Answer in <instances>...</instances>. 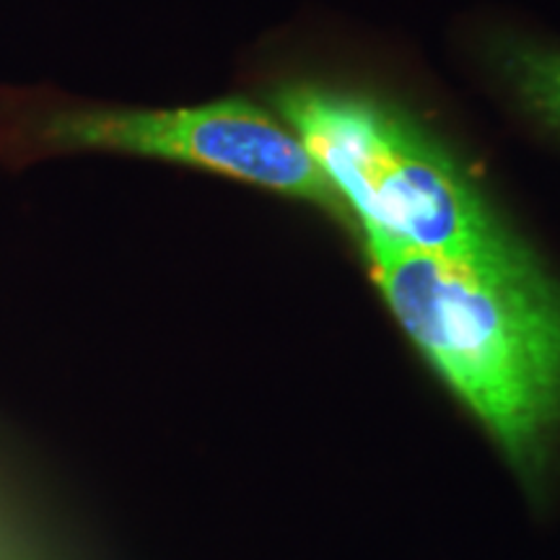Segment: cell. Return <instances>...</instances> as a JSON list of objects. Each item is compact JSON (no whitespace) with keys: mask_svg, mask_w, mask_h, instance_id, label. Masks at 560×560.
Segmentation results:
<instances>
[{"mask_svg":"<svg viewBox=\"0 0 560 560\" xmlns=\"http://www.w3.org/2000/svg\"><path fill=\"white\" fill-rule=\"evenodd\" d=\"M371 276L405 335L527 482L560 441V285L529 247L457 260L361 231Z\"/></svg>","mask_w":560,"mask_h":560,"instance_id":"cell-1","label":"cell"},{"mask_svg":"<svg viewBox=\"0 0 560 560\" xmlns=\"http://www.w3.org/2000/svg\"><path fill=\"white\" fill-rule=\"evenodd\" d=\"M272 102L359 231L457 260L527 249L444 149L397 109L314 83L278 89Z\"/></svg>","mask_w":560,"mask_h":560,"instance_id":"cell-2","label":"cell"},{"mask_svg":"<svg viewBox=\"0 0 560 560\" xmlns=\"http://www.w3.org/2000/svg\"><path fill=\"white\" fill-rule=\"evenodd\" d=\"M0 143L3 153L24 161L89 151L172 161L314 202L350 221L346 202L296 132L242 96L177 109L26 102L5 120Z\"/></svg>","mask_w":560,"mask_h":560,"instance_id":"cell-3","label":"cell"},{"mask_svg":"<svg viewBox=\"0 0 560 560\" xmlns=\"http://www.w3.org/2000/svg\"><path fill=\"white\" fill-rule=\"evenodd\" d=\"M503 75L522 102L545 122L560 128V52L535 45L501 47Z\"/></svg>","mask_w":560,"mask_h":560,"instance_id":"cell-4","label":"cell"}]
</instances>
